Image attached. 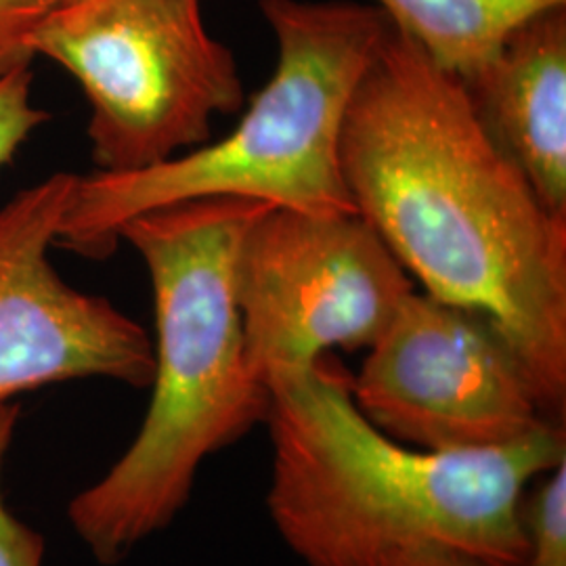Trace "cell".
<instances>
[{"label": "cell", "instance_id": "obj_1", "mask_svg": "<svg viewBox=\"0 0 566 566\" xmlns=\"http://www.w3.org/2000/svg\"><path fill=\"white\" fill-rule=\"evenodd\" d=\"M340 164L407 275L497 325L544 416L566 424V221L489 137L462 81L392 25L348 105Z\"/></svg>", "mask_w": 566, "mask_h": 566}, {"label": "cell", "instance_id": "obj_2", "mask_svg": "<svg viewBox=\"0 0 566 566\" xmlns=\"http://www.w3.org/2000/svg\"><path fill=\"white\" fill-rule=\"evenodd\" d=\"M350 376L325 355L266 380V510L292 554L306 566H388L416 552L521 566L526 489L566 460V424L495 449L428 451L371 424Z\"/></svg>", "mask_w": 566, "mask_h": 566}, {"label": "cell", "instance_id": "obj_3", "mask_svg": "<svg viewBox=\"0 0 566 566\" xmlns=\"http://www.w3.org/2000/svg\"><path fill=\"white\" fill-rule=\"evenodd\" d=\"M269 208L206 198L120 229L149 273L156 343L151 401L135 441L67 506L70 525L103 566L120 565L172 525L203 462L266 420L271 395L248 361L235 263L243 235Z\"/></svg>", "mask_w": 566, "mask_h": 566}, {"label": "cell", "instance_id": "obj_4", "mask_svg": "<svg viewBox=\"0 0 566 566\" xmlns=\"http://www.w3.org/2000/svg\"><path fill=\"white\" fill-rule=\"evenodd\" d=\"M277 42L273 76L221 142L130 172L76 179L57 245L105 259L135 217L206 198H245L308 214H357L340 139L350 99L390 21L376 4L261 0Z\"/></svg>", "mask_w": 566, "mask_h": 566}, {"label": "cell", "instance_id": "obj_5", "mask_svg": "<svg viewBox=\"0 0 566 566\" xmlns=\"http://www.w3.org/2000/svg\"><path fill=\"white\" fill-rule=\"evenodd\" d=\"M91 107L88 142L102 172L166 163L210 142L217 116L242 112L233 53L203 21L202 0H74L32 34Z\"/></svg>", "mask_w": 566, "mask_h": 566}, {"label": "cell", "instance_id": "obj_6", "mask_svg": "<svg viewBox=\"0 0 566 566\" xmlns=\"http://www.w3.org/2000/svg\"><path fill=\"white\" fill-rule=\"evenodd\" d=\"M235 290L248 361L266 380L369 348L413 280L361 214L269 208L243 235Z\"/></svg>", "mask_w": 566, "mask_h": 566}, {"label": "cell", "instance_id": "obj_7", "mask_svg": "<svg viewBox=\"0 0 566 566\" xmlns=\"http://www.w3.org/2000/svg\"><path fill=\"white\" fill-rule=\"evenodd\" d=\"M350 390L371 424L428 451L506 447L556 424L497 325L416 290L367 348Z\"/></svg>", "mask_w": 566, "mask_h": 566}, {"label": "cell", "instance_id": "obj_8", "mask_svg": "<svg viewBox=\"0 0 566 566\" xmlns=\"http://www.w3.org/2000/svg\"><path fill=\"white\" fill-rule=\"evenodd\" d=\"M78 175L55 172L0 208V405L42 386L105 378L149 388L154 343L51 261Z\"/></svg>", "mask_w": 566, "mask_h": 566}, {"label": "cell", "instance_id": "obj_9", "mask_svg": "<svg viewBox=\"0 0 566 566\" xmlns=\"http://www.w3.org/2000/svg\"><path fill=\"white\" fill-rule=\"evenodd\" d=\"M462 84L489 137L566 221V4L523 23Z\"/></svg>", "mask_w": 566, "mask_h": 566}, {"label": "cell", "instance_id": "obj_10", "mask_svg": "<svg viewBox=\"0 0 566 566\" xmlns=\"http://www.w3.org/2000/svg\"><path fill=\"white\" fill-rule=\"evenodd\" d=\"M566 0H376L390 25L465 82L528 20Z\"/></svg>", "mask_w": 566, "mask_h": 566}, {"label": "cell", "instance_id": "obj_11", "mask_svg": "<svg viewBox=\"0 0 566 566\" xmlns=\"http://www.w3.org/2000/svg\"><path fill=\"white\" fill-rule=\"evenodd\" d=\"M521 566H566V460L535 479L523 500Z\"/></svg>", "mask_w": 566, "mask_h": 566}, {"label": "cell", "instance_id": "obj_12", "mask_svg": "<svg viewBox=\"0 0 566 566\" xmlns=\"http://www.w3.org/2000/svg\"><path fill=\"white\" fill-rule=\"evenodd\" d=\"M34 74L23 67L0 81V170L13 163L21 147L51 120V114L34 102Z\"/></svg>", "mask_w": 566, "mask_h": 566}, {"label": "cell", "instance_id": "obj_13", "mask_svg": "<svg viewBox=\"0 0 566 566\" xmlns=\"http://www.w3.org/2000/svg\"><path fill=\"white\" fill-rule=\"evenodd\" d=\"M18 418V405H0V566H42L44 537L13 516L2 495V464Z\"/></svg>", "mask_w": 566, "mask_h": 566}, {"label": "cell", "instance_id": "obj_14", "mask_svg": "<svg viewBox=\"0 0 566 566\" xmlns=\"http://www.w3.org/2000/svg\"><path fill=\"white\" fill-rule=\"evenodd\" d=\"M60 0H0V81L30 67L32 34Z\"/></svg>", "mask_w": 566, "mask_h": 566}, {"label": "cell", "instance_id": "obj_15", "mask_svg": "<svg viewBox=\"0 0 566 566\" xmlns=\"http://www.w3.org/2000/svg\"><path fill=\"white\" fill-rule=\"evenodd\" d=\"M388 566H493L476 558H468L451 552H416L397 558Z\"/></svg>", "mask_w": 566, "mask_h": 566}, {"label": "cell", "instance_id": "obj_16", "mask_svg": "<svg viewBox=\"0 0 566 566\" xmlns=\"http://www.w3.org/2000/svg\"><path fill=\"white\" fill-rule=\"evenodd\" d=\"M65 2H74V0H60V4H65Z\"/></svg>", "mask_w": 566, "mask_h": 566}]
</instances>
